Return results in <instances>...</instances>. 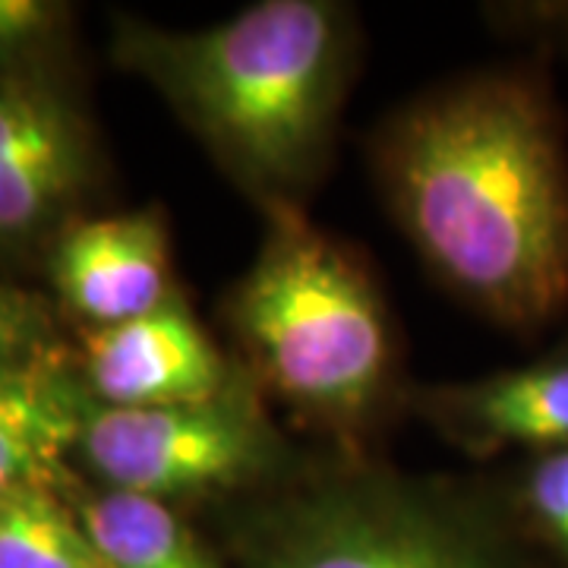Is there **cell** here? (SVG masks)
Segmentation results:
<instances>
[{"label":"cell","mask_w":568,"mask_h":568,"mask_svg":"<svg viewBox=\"0 0 568 568\" xmlns=\"http://www.w3.org/2000/svg\"><path fill=\"white\" fill-rule=\"evenodd\" d=\"M388 203L467 304L537 328L568 304V159L534 80L489 73L410 104L383 140Z\"/></svg>","instance_id":"cell-1"},{"label":"cell","mask_w":568,"mask_h":568,"mask_svg":"<svg viewBox=\"0 0 568 568\" xmlns=\"http://www.w3.org/2000/svg\"><path fill=\"white\" fill-rule=\"evenodd\" d=\"M118 61L152 82L268 209H284L325 162L351 29L338 3L265 0L200 32L123 22Z\"/></svg>","instance_id":"cell-2"},{"label":"cell","mask_w":568,"mask_h":568,"mask_svg":"<svg viewBox=\"0 0 568 568\" xmlns=\"http://www.w3.org/2000/svg\"><path fill=\"white\" fill-rule=\"evenodd\" d=\"M263 253L234 294V325L256 373L328 424H361L383 398L392 342L364 268L297 215L268 209Z\"/></svg>","instance_id":"cell-3"},{"label":"cell","mask_w":568,"mask_h":568,"mask_svg":"<svg viewBox=\"0 0 568 568\" xmlns=\"http://www.w3.org/2000/svg\"><path fill=\"white\" fill-rule=\"evenodd\" d=\"M244 568H515L499 537L433 493L392 480H332L265 508Z\"/></svg>","instance_id":"cell-4"},{"label":"cell","mask_w":568,"mask_h":568,"mask_svg":"<svg viewBox=\"0 0 568 568\" xmlns=\"http://www.w3.org/2000/svg\"><path fill=\"white\" fill-rule=\"evenodd\" d=\"M80 448L108 487L159 503L244 487L278 458V439L244 383L200 405H92Z\"/></svg>","instance_id":"cell-5"},{"label":"cell","mask_w":568,"mask_h":568,"mask_svg":"<svg viewBox=\"0 0 568 568\" xmlns=\"http://www.w3.org/2000/svg\"><path fill=\"white\" fill-rule=\"evenodd\" d=\"M77 108L29 73H0V241L51 227L92 178Z\"/></svg>","instance_id":"cell-6"},{"label":"cell","mask_w":568,"mask_h":568,"mask_svg":"<svg viewBox=\"0 0 568 568\" xmlns=\"http://www.w3.org/2000/svg\"><path fill=\"white\" fill-rule=\"evenodd\" d=\"M85 383L104 407L200 405L241 379L171 294L130 323L85 332Z\"/></svg>","instance_id":"cell-7"},{"label":"cell","mask_w":568,"mask_h":568,"mask_svg":"<svg viewBox=\"0 0 568 568\" xmlns=\"http://www.w3.org/2000/svg\"><path fill=\"white\" fill-rule=\"evenodd\" d=\"M63 304L92 328L152 313L171 297L168 234L155 212L73 224L51 260Z\"/></svg>","instance_id":"cell-8"},{"label":"cell","mask_w":568,"mask_h":568,"mask_svg":"<svg viewBox=\"0 0 568 568\" xmlns=\"http://www.w3.org/2000/svg\"><path fill=\"white\" fill-rule=\"evenodd\" d=\"M424 414L474 455L568 448V357L540 361L487 379L426 388Z\"/></svg>","instance_id":"cell-9"},{"label":"cell","mask_w":568,"mask_h":568,"mask_svg":"<svg viewBox=\"0 0 568 568\" xmlns=\"http://www.w3.org/2000/svg\"><path fill=\"white\" fill-rule=\"evenodd\" d=\"M92 402L54 351L0 366V499L26 489L58 493L63 458L80 448Z\"/></svg>","instance_id":"cell-10"},{"label":"cell","mask_w":568,"mask_h":568,"mask_svg":"<svg viewBox=\"0 0 568 568\" xmlns=\"http://www.w3.org/2000/svg\"><path fill=\"white\" fill-rule=\"evenodd\" d=\"M80 521L102 568H222L168 503L108 489L92 496Z\"/></svg>","instance_id":"cell-11"},{"label":"cell","mask_w":568,"mask_h":568,"mask_svg":"<svg viewBox=\"0 0 568 568\" xmlns=\"http://www.w3.org/2000/svg\"><path fill=\"white\" fill-rule=\"evenodd\" d=\"M0 568H102L80 515L51 489L0 499Z\"/></svg>","instance_id":"cell-12"},{"label":"cell","mask_w":568,"mask_h":568,"mask_svg":"<svg viewBox=\"0 0 568 568\" xmlns=\"http://www.w3.org/2000/svg\"><path fill=\"white\" fill-rule=\"evenodd\" d=\"M528 525L568 559V448L537 455L518 487Z\"/></svg>","instance_id":"cell-13"},{"label":"cell","mask_w":568,"mask_h":568,"mask_svg":"<svg viewBox=\"0 0 568 568\" xmlns=\"http://www.w3.org/2000/svg\"><path fill=\"white\" fill-rule=\"evenodd\" d=\"M63 22L61 3L48 0H0V73L36 58L58 36Z\"/></svg>","instance_id":"cell-14"},{"label":"cell","mask_w":568,"mask_h":568,"mask_svg":"<svg viewBox=\"0 0 568 568\" xmlns=\"http://www.w3.org/2000/svg\"><path fill=\"white\" fill-rule=\"evenodd\" d=\"M51 323L39 297L0 284V366L51 351Z\"/></svg>","instance_id":"cell-15"},{"label":"cell","mask_w":568,"mask_h":568,"mask_svg":"<svg viewBox=\"0 0 568 568\" xmlns=\"http://www.w3.org/2000/svg\"><path fill=\"white\" fill-rule=\"evenodd\" d=\"M528 17L530 26L537 22V29H544V36L556 44L568 48V3H559V7H534L530 13H521Z\"/></svg>","instance_id":"cell-16"}]
</instances>
